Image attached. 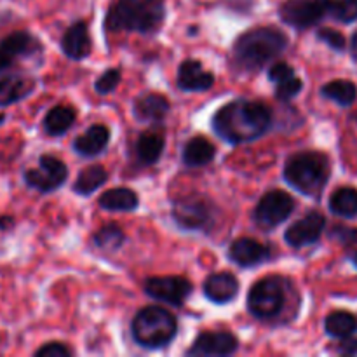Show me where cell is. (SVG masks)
Here are the masks:
<instances>
[{"mask_svg": "<svg viewBox=\"0 0 357 357\" xmlns=\"http://www.w3.org/2000/svg\"><path fill=\"white\" fill-rule=\"evenodd\" d=\"M271 128L272 112L261 101H230L213 117V129L216 135L232 145L255 142Z\"/></svg>", "mask_w": 357, "mask_h": 357, "instance_id": "1", "label": "cell"}, {"mask_svg": "<svg viewBox=\"0 0 357 357\" xmlns=\"http://www.w3.org/2000/svg\"><path fill=\"white\" fill-rule=\"evenodd\" d=\"M91 37L89 30H87L86 21H77L73 23L68 30L65 31L61 38V51L68 56L70 59H86L91 54Z\"/></svg>", "mask_w": 357, "mask_h": 357, "instance_id": "17", "label": "cell"}, {"mask_svg": "<svg viewBox=\"0 0 357 357\" xmlns=\"http://www.w3.org/2000/svg\"><path fill=\"white\" fill-rule=\"evenodd\" d=\"M119 84H121V72L117 68H110L101 73L100 79L94 82V89L98 94H110L117 89Z\"/></svg>", "mask_w": 357, "mask_h": 357, "instance_id": "33", "label": "cell"}, {"mask_svg": "<svg viewBox=\"0 0 357 357\" xmlns=\"http://www.w3.org/2000/svg\"><path fill=\"white\" fill-rule=\"evenodd\" d=\"M204 295L216 305H225L239 295V279L230 272H215L204 281Z\"/></svg>", "mask_w": 357, "mask_h": 357, "instance_id": "16", "label": "cell"}, {"mask_svg": "<svg viewBox=\"0 0 357 357\" xmlns=\"http://www.w3.org/2000/svg\"><path fill=\"white\" fill-rule=\"evenodd\" d=\"M75 110L66 105H58L51 108L44 117V131L51 136H61L68 131L75 122Z\"/></svg>", "mask_w": 357, "mask_h": 357, "instance_id": "24", "label": "cell"}, {"mask_svg": "<svg viewBox=\"0 0 357 357\" xmlns=\"http://www.w3.org/2000/svg\"><path fill=\"white\" fill-rule=\"evenodd\" d=\"M286 305V281L279 275H268L253 284L248 295V310L253 317L272 321L281 316Z\"/></svg>", "mask_w": 357, "mask_h": 357, "instance_id": "6", "label": "cell"}, {"mask_svg": "<svg viewBox=\"0 0 357 357\" xmlns=\"http://www.w3.org/2000/svg\"><path fill=\"white\" fill-rule=\"evenodd\" d=\"M166 17L164 0H117L110 7L105 24L110 31L153 33Z\"/></svg>", "mask_w": 357, "mask_h": 357, "instance_id": "3", "label": "cell"}, {"mask_svg": "<svg viewBox=\"0 0 357 357\" xmlns=\"http://www.w3.org/2000/svg\"><path fill=\"white\" fill-rule=\"evenodd\" d=\"M295 211V199L284 190H271L258 201L253 218L261 229H275Z\"/></svg>", "mask_w": 357, "mask_h": 357, "instance_id": "8", "label": "cell"}, {"mask_svg": "<svg viewBox=\"0 0 357 357\" xmlns=\"http://www.w3.org/2000/svg\"><path fill=\"white\" fill-rule=\"evenodd\" d=\"M239 349V340L229 331H204L194 340L187 356L194 357H223L232 356Z\"/></svg>", "mask_w": 357, "mask_h": 357, "instance_id": "12", "label": "cell"}, {"mask_svg": "<svg viewBox=\"0 0 357 357\" xmlns=\"http://www.w3.org/2000/svg\"><path fill=\"white\" fill-rule=\"evenodd\" d=\"M100 206L107 211H135L139 204V197L126 187H117L101 194Z\"/></svg>", "mask_w": 357, "mask_h": 357, "instance_id": "23", "label": "cell"}, {"mask_svg": "<svg viewBox=\"0 0 357 357\" xmlns=\"http://www.w3.org/2000/svg\"><path fill=\"white\" fill-rule=\"evenodd\" d=\"M68 178V167L65 162L52 155H42L37 169L24 171V183L40 194H49L61 187Z\"/></svg>", "mask_w": 357, "mask_h": 357, "instance_id": "10", "label": "cell"}, {"mask_svg": "<svg viewBox=\"0 0 357 357\" xmlns=\"http://www.w3.org/2000/svg\"><path fill=\"white\" fill-rule=\"evenodd\" d=\"M317 38L323 42H326L331 49L335 51H342L345 47V37L337 30H331V28H321L317 31Z\"/></svg>", "mask_w": 357, "mask_h": 357, "instance_id": "34", "label": "cell"}, {"mask_svg": "<svg viewBox=\"0 0 357 357\" xmlns=\"http://www.w3.org/2000/svg\"><path fill=\"white\" fill-rule=\"evenodd\" d=\"M3 121H6V115H3V114H0V124H2Z\"/></svg>", "mask_w": 357, "mask_h": 357, "instance_id": "41", "label": "cell"}, {"mask_svg": "<svg viewBox=\"0 0 357 357\" xmlns=\"http://www.w3.org/2000/svg\"><path fill=\"white\" fill-rule=\"evenodd\" d=\"M13 218L10 216H0V230H7L13 227Z\"/></svg>", "mask_w": 357, "mask_h": 357, "instance_id": "38", "label": "cell"}, {"mask_svg": "<svg viewBox=\"0 0 357 357\" xmlns=\"http://www.w3.org/2000/svg\"><path fill=\"white\" fill-rule=\"evenodd\" d=\"M331 237L337 241H340L342 244H352L357 241V230L356 229H347V227H335Z\"/></svg>", "mask_w": 357, "mask_h": 357, "instance_id": "36", "label": "cell"}, {"mask_svg": "<svg viewBox=\"0 0 357 357\" xmlns=\"http://www.w3.org/2000/svg\"><path fill=\"white\" fill-rule=\"evenodd\" d=\"M176 84L181 91L201 93V91L211 89L215 84V75L202 68V63L199 59H185L178 68Z\"/></svg>", "mask_w": 357, "mask_h": 357, "instance_id": "15", "label": "cell"}, {"mask_svg": "<svg viewBox=\"0 0 357 357\" xmlns=\"http://www.w3.org/2000/svg\"><path fill=\"white\" fill-rule=\"evenodd\" d=\"M271 248L251 237H241L229 246V258L239 267H257L271 260Z\"/></svg>", "mask_w": 357, "mask_h": 357, "instance_id": "14", "label": "cell"}, {"mask_svg": "<svg viewBox=\"0 0 357 357\" xmlns=\"http://www.w3.org/2000/svg\"><path fill=\"white\" fill-rule=\"evenodd\" d=\"M330 178V160L319 152H300L288 159L284 180L289 187L309 197H319Z\"/></svg>", "mask_w": 357, "mask_h": 357, "instance_id": "4", "label": "cell"}, {"mask_svg": "<svg viewBox=\"0 0 357 357\" xmlns=\"http://www.w3.org/2000/svg\"><path fill=\"white\" fill-rule=\"evenodd\" d=\"M352 264H354L356 267H357V251H356L354 255H352Z\"/></svg>", "mask_w": 357, "mask_h": 357, "instance_id": "40", "label": "cell"}, {"mask_svg": "<svg viewBox=\"0 0 357 357\" xmlns=\"http://www.w3.org/2000/svg\"><path fill=\"white\" fill-rule=\"evenodd\" d=\"M108 180V173L103 166L94 164V166L86 167L79 173L75 183H73V192L79 195H91L94 190L103 187Z\"/></svg>", "mask_w": 357, "mask_h": 357, "instance_id": "26", "label": "cell"}, {"mask_svg": "<svg viewBox=\"0 0 357 357\" xmlns=\"http://www.w3.org/2000/svg\"><path fill=\"white\" fill-rule=\"evenodd\" d=\"M216 155V149L209 139L204 136H195V138L188 139L187 145L183 146V162L188 167H201L208 166Z\"/></svg>", "mask_w": 357, "mask_h": 357, "instance_id": "22", "label": "cell"}, {"mask_svg": "<svg viewBox=\"0 0 357 357\" xmlns=\"http://www.w3.org/2000/svg\"><path fill=\"white\" fill-rule=\"evenodd\" d=\"M302 80L296 77V73H293V75L284 77V79L275 82V98L281 101H289L302 91Z\"/></svg>", "mask_w": 357, "mask_h": 357, "instance_id": "32", "label": "cell"}, {"mask_svg": "<svg viewBox=\"0 0 357 357\" xmlns=\"http://www.w3.org/2000/svg\"><path fill=\"white\" fill-rule=\"evenodd\" d=\"M13 63H14V59L10 58L9 54H6V52H3L2 49H0V72H3V70L10 68V66H13Z\"/></svg>", "mask_w": 357, "mask_h": 357, "instance_id": "37", "label": "cell"}, {"mask_svg": "<svg viewBox=\"0 0 357 357\" xmlns=\"http://www.w3.org/2000/svg\"><path fill=\"white\" fill-rule=\"evenodd\" d=\"M288 47V38L281 30L272 26H258L241 35L234 44V58L244 70L264 68L267 63L282 54Z\"/></svg>", "mask_w": 357, "mask_h": 357, "instance_id": "2", "label": "cell"}, {"mask_svg": "<svg viewBox=\"0 0 357 357\" xmlns=\"http://www.w3.org/2000/svg\"><path fill=\"white\" fill-rule=\"evenodd\" d=\"M169 100L162 94L145 93L135 101V117L139 122H160L169 114Z\"/></svg>", "mask_w": 357, "mask_h": 357, "instance_id": "18", "label": "cell"}, {"mask_svg": "<svg viewBox=\"0 0 357 357\" xmlns=\"http://www.w3.org/2000/svg\"><path fill=\"white\" fill-rule=\"evenodd\" d=\"M330 209L340 218L357 216V190L352 187H342L330 197Z\"/></svg>", "mask_w": 357, "mask_h": 357, "instance_id": "28", "label": "cell"}, {"mask_svg": "<svg viewBox=\"0 0 357 357\" xmlns=\"http://www.w3.org/2000/svg\"><path fill=\"white\" fill-rule=\"evenodd\" d=\"M35 89V80L24 75L0 77V107H9L30 96Z\"/></svg>", "mask_w": 357, "mask_h": 357, "instance_id": "19", "label": "cell"}, {"mask_svg": "<svg viewBox=\"0 0 357 357\" xmlns=\"http://www.w3.org/2000/svg\"><path fill=\"white\" fill-rule=\"evenodd\" d=\"M324 227H326V218L321 213L310 211L302 220L289 225V229L284 232V241L288 243V246L295 248V250L310 246L321 239Z\"/></svg>", "mask_w": 357, "mask_h": 357, "instance_id": "13", "label": "cell"}, {"mask_svg": "<svg viewBox=\"0 0 357 357\" xmlns=\"http://www.w3.org/2000/svg\"><path fill=\"white\" fill-rule=\"evenodd\" d=\"M0 49L10 58H26V56H33L40 52L42 44L37 37H33L28 31H14V33L7 35L2 42H0Z\"/></svg>", "mask_w": 357, "mask_h": 357, "instance_id": "21", "label": "cell"}, {"mask_svg": "<svg viewBox=\"0 0 357 357\" xmlns=\"http://www.w3.org/2000/svg\"><path fill=\"white\" fill-rule=\"evenodd\" d=\"M192 282L178 275L167 278H150L145 281V293L157 302H164L167 305L181 307L185 300L192 295Z\"/></svg>", "mask_w": 357, "mask_h": 357, "instance_id": "11", "label": "cell"}, {"mask_svg": "<svg viewBox=\"0 0 357 357\" xmlns=\"http://www.w3.org/2000/svg\"><path fill=\"white\" fill-rule=\"evenodd\" d=\"M351 51H352V56H354V59L357 61V31L354 33V37H352V42H351Z\"/></svg>", "mask_w": 357, "mask_h": 357, "instance_id": "39", "label": "cell"}, {"mask_svg": "<svg viewBox=\"0 0 357 357\" xmlns=\"http://www.w3.org/2000/svg\"><path fill=\"white\" fill-rule=\"evenodd\" d=\"M328 10L330 0H286L279 9V16L289 26L305 30L326 17Z\"/></svg>", "mask_w": 357, "mask_h": 357, "instance_id": "9", "label": "cell"}, {"mask_svg": "<svg viewBox=\"0 0 357 357\" xmlns=\"http://www.w3.org/2000/svg\"><path fill=\"white\" fill-rule=\"evenodd\" d=\"M126 243V234L115 223H108V225L101 227L96 234L93 236V244L98 250L103 251H117L121 250L122 244Z\"/></svg>", "mask_w": 357, "mask_h": 357, "instance_id": "30", "label": "cell"}, {"mask_svg": "<svg viewBox=\"0 0 357 357\" xmlns=\"http://www.w3.org/2000/svg\"><path fill=\"white\" fill-rule=\"evenodd\" d=\"M173 218L183 230H202L208 232L215 225V208L206 199L188 195L173 206Z\"/></svg>", "mask_w": 357, "mask_h": 357, "instance_id": "7", "label": "cell"}, {"mask_svg": "<svg viewBox=\"0 0 357 357\" xmlns=\"http://www.w3.org/2000/svg\"><path fill=\"white\" fill-rule=\"evenodd\" d=\"M164 152V138L157 132H143L136 142V155L145 166H153Z\"/></svg>", "mask_w": 357, "mask_h": 357, "instance_id": "25", "label": "cell"}, {"mask_svg": "<svg viewBox=\"0 0 357 357\" xmlns=\"http://www.w3.org/2000/svg\"><path fill=\"white\" fill-rule=\"evenodd\" d=\"M328 16L340 23H352L357 20V0H330Z\"/></svg>", "mask_w": 357, "mask_h": 357, "instance_id": "31", "label": "cell"}, {"mask_svg": "<svg viewBox=\"0 0 357 357\" xmlns=\"http://www.w3.org/2000/svg\"><path fill=\"white\" fill-rule=\"evenodd\" d=\"M324 330L331 338H344L351 337L357 330V317L352 316L347 310H337L331 312L324 321Z\"/></svg>", "mask_w": 357, "mask_h": 357, "instance_id": "27", "label": "cell"}, {"mask_svg": "<svg viewBox=\"0 0 357 357\" xmlns=\"http://www.w3.org/2000/svg\"><path fill=\"white\" fill-rule=\"evenodd\" d=\"M72 354L73 352L65 344H59V342H51V344H45L44 347L35 351L37 357H70Z\"/></svg>", "mask_w": 357, "mask_h": 357, "instance_id": "35", "label": "cell"}, {"mask_svg": "<svg viewBox=\"0 0 357 357\" xmlns=\"http://www.w3.org/2000/svg\"><path fill=\"white\" fill-rule=\"evenodd\" d=\"M321 94L338 103L340 107H351L356 101L357 89L351 80H333V82H328L326 86H323Z\"/></svg>", "mask_w": 357, "mask_h": 357, "instance_id": "29", "label": "cell"}, {"mask_svg": "<svg viewBox=\"0 0 357 357\" xmlns=\"http://www.w3.org/2000/svg\"><path fill=\"white\" fill-rule=\"evenodd\" d=\"M131 333L136 344L143 349H162L174 340L178 333L176 319L166 309L157 305L143 307L131 323Z\"/></svg>", "mask_w": 357, "mask_h": 357, "instance_id": "5", "label": "cell"}, {"mask_svg": "<svg viewBox=\"0 0 357 357\" xmlns=\"http://www.w3.org/2000/svg\"><path fill=\"white\" fill-rule=\"evenodd\" d=\"M108 142H110V131H108V128L96 124L91 126L84 135L75 138L73 150L82 157H96L107 149Z\"/></svg>", "mask_w": 357, "mask_h": 357, "instance_id": "20", "label": "cell"}]
</instances>
